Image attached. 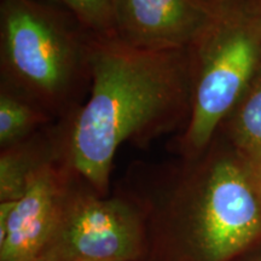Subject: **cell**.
Segmentation results:
<instances>
[{
  "label": "cell",
  "instance_id": "277c9868",
  "mask_svg": "<svg viewBox=\"0 0 261 261\" xmlns=\"http://www.w3.org/2000/svg\"><path fill=\"white\" fill-rule=\"evenodd\" d=\"M189 54L191 114L173 139L181 158L197 156L211 144L261 69V23L253 0H214L212 18Z\"/></svg>",
  "mask_w": 261,
  "mask_h": 261
},
{
  "label": "cell",
  "instance_id": "3957f363",
  "mask_svg": "<svg viewBox=\"0 0 261 261\" xmlns=\"http://www.w3.org/2000/svg\"><path fill=\"white\" fill-rule=\"evenodd\" d=\"M163 213L185 227L204 261H228L261 237V198L253 163L220 133L181 158Z\"/></svg>",
  "mask_w": 261,
  "mask_h": 261
},
{
  "label": "cell",
  "instance_id": "8fae6325",
  "mask_svg": "<svg viewBox=\"0 0 261 261\" xmlns=\"http://www.w3.org/2000/svg\"><path fill=\"white\" fill-rule=\"evenodd\" d=\"M73 14L97 37H113L114 0H54Z\"/></svg>",
  "mask_w": 261,
  "mask_h": 261
},
{
  "label": "cell",
  "instance_id": "7a4b0ae2",
  "mask_svg": "<svg viewBox=\"0 0 261 261\" xmlns=\"http://www.w3.org/2000/svg\"><path fill=\"white\" fill-rule=\"evenodd\" d=\"M93 35L54 0H0V86L70 117L90 93Z\"/></svg>",
  "mask_w": 261,
  "mask_h": 261
},
{
  "label": "cell",
  "instance_id": "9c48e42d",
  "mask_svg": "<svg viewBox=\"0 0 261 261\" xmlns=\"http://www.w3.org/2000/svg\"><path fill=\"white\" fill-rule=\"evenodd\" d=\"M218 133L250 161L261 159V69L225 117Z\"/></svg>",
  "mask_w": 261,
  "mask_h": 261
},
{
  "label": "cell",
  "instance_id": "30bf717a",
  "mask_svg": "<svg viewBox=\"0 0 261 261\" xmlns=\"http://www.w3.org/2000/svg\"><path fill=\"white\" fill-rule=\"evenodd\" d=\"M54 121L31 99L0 86V149L17 144Z\"/></svg>",
  "mask_w": 261,
  "mask_h": 261
},
{
  "label": "cell",
  "instance_id": "5b68a950",
  "mask_svg": "<svg viewBox=\"0 0 261 261\" xmlns=\"http://www.w3.org/2000/svg\"><path fill=\"white\" fill-rule=\"evenodd\" d=\"M142 218L135 201L100 196L75 173L45 261H130L140 252Z\"/></svg>",
  "mask_w": 261,
  "mask_h": 261
},
{
  "label": "cell",
  "instance_id": "4fadbf2b",
  "mask_svg": "<svg viewBox=\"0 0 261 261\" xmlns=\"http://www.w3.org/2000/svg\"><path fill=\"white\" fill-rule=\"evenodd\" d=\"M253 3H254V6H255V9H256L257 16H259L260 23H261V0H253Z\"/></svg>",
  "mask_w": 261,
  "mask_h": 261
},
{
  "label": "cell",
  "instance_id": "5bb4252c",
  "mask_svg": "<svg viewBox=\"0 0 261 261\" xmlns=\"http://www.w3.org/2000/svg\"><path fill=\"white\" fill-rule=\"evenodd\" d=\"M32 261H45V260H42L40 257V259H35V260H32Z\"/></svg>",
  "mask_w": 261,
  "mask_h": 261
},
{
  "label": "cell",
  "instance_id": "ba28073f",
  "mask_svg": "<svg viewBox=\"0 0 261 261\" xmlns=\"http://www.w3.org/2000/svg\"><path fill=\"white\" fill-rule=\"evenodd\" d=\"M67 120H56L0 152V202L17 201L41 167L65 161Z\"/></svg>",
  "mask_w": 261,
  "mask_h": 261
},
{
  "label": "cell",
  "instance_id": "7c38bea8",
  "mask_svg": "<svg viewBox=\"0 0 261 261\" xmlns=\"http://www.w3.org/2000/svg\"><path fill=\"white\" fill-rule=\"evenodd\" d=\"M253 168H254V174H255L256 184H257V190H259L260 198H261V159L256 160V161H252Z\"/></svg>",
  "mask_w": 261,
  "mask_h": 261
},
{
  "label": "cell",
  "instance_id": "52a82bcc",
  "mask_svg": "<svg viewBox=\"0 0 261 261\" xmlns=\"http://www.w3.org/2000/svg\"><path fill=\"white\" fill-rule=\"evenodd\" d=\"M213 11L214 0H114V34L137 50L187 51Z\"/></svg>",
  "mask_w": 261,
  "mask_h": 261
},
{
  "label": "cell",
  "instance_id": "8992f818",
  "mask_svg": "<svg viewBox=\"0 0 261 261\" xmlns=\"http://www.w3.org/2000/svg\"><path fill=\"white\" fill-rule=\"evenodd\" d=\"M74 177L65 161L48 163L32 175L8 220L0 221V260L40 259L60 224Z\"/></svg>",
  "mask_w": 261,
  "mask_h": 261
},
{
  "label": "cell",
  "instance_id": "6da1fadb",
  "mask_svg": "<svg viewBox=\"0 0 261 261\" xmlns=\"http://www.w3.org/2000/svg\"><path fill=\"white\" fill-rule=\"evenodd\" d=\"M91 89L67 117L64 159L97 194L106 196L113 163L126 143L139 148L185 128L192 106L189 50H137L93 35Z\"/></svg>",
  "mask_w": 261,
  "mask_h": 261
}]
</instances>
